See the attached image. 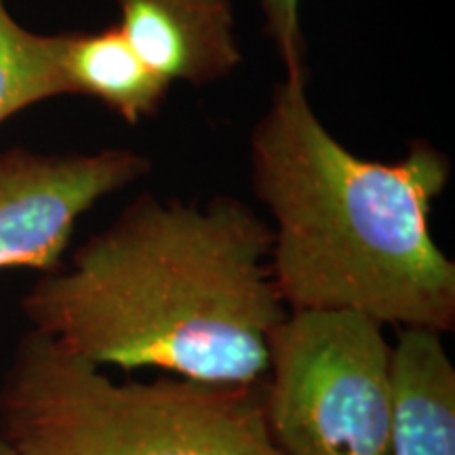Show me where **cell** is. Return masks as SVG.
Here are the masks:
<instances>
[{
    "label": "cell",
    "mask_w": 455,
    "mask_h": 455,
    "mask_svg": "<svg viewBox=\"0 0 455 455\" xmlns=\"http://www.w3.org/2000/svg\"><path fill=\"white\" fill-rule=\"evenodd\" d=\"M272 228L249 204L141 195L21 299L34 331L98 367L259 384L289 308Z\"/></svg>",
    "instance_id": "6da1fadb"
},
{
    "label": "cell",
    "mask_w": 455,
    "mask_h": 455,
    "mask_svg": "<svg viewBox=\"0 0 455 455\" xmlns=\"http://www.w3.org/2000/svg\"><path fill=\"white\" fill-rule=\"evenodd\" d=\"M268 207L270 270L289 312L348 310L379 325L455 329V264L430 232L449 158L413 141L401 161L358 158L323 127L304 81L275 89L251 138Z\"/></svg>",
    "instance_id": "7a4b0ae2"
},
{
    "label": "cell",
    "mask_w": 455,
    "mask_h": 455,
    "mask_svg": "<svg viewBox=\"0 0 455 455\" xmlns=\"http://www.w3.org/2000/svg\"><path fill=\"white\" fill-rule=\"evenodd\" d=\"M0 430L20 455H283L264 382H114L34 329L0 382Z\"/></svg>",
    "instance_id": "3957f363"
},
{
    "label": "cell",
    "mask_w": 455,
    "mask_h": 455,
    "mask_svg": "<svg viewBox=\"0 0 455 455\" xmlns=\"http://www.w3.org/2000/svg\"><path fill=\"white\" fill-rule=\"evenodd\" d=\"M264 415L283 455H390L384 327L348 310L289 312L270 341Z\"/></svg>",
    "instance_id": "277c9868"
},
{
    "label": "cell",
    "mask_w": 455,
    "mask_h": 455,
    "mask_svg": "<svg viewBox=\"0 0 455 455\" xmlns=\"http://www.w3.org/2000/svg\"><path fill=\"white\" fill-rule=\"evenodd\" d=\"M150 171L124 148L95 155H38L26 148L0 155V270L43 275L64 268L74 228L101 198Z\"/></svg>",
    "instance_id": "5b68a950"
},
{
    "label": "cell",
    "mask_w": 455,
    "mask_h": 455,
    "mask_svg": "<svg viewBox=\"0 0 455 455\" xmlns=\"http://www.w3.org/2000/svg\"><path fill=\"white\" fill-rule=\"evenodd\" d=\"M121 28L169 83L209 84L241 64L232 0H116Z\"/></svg>",
    "instance_id": "8992f818"
},
{
    "label": "cell",
    "mask_w": 455,
    "mask_h": 455,
    "mask_svg": "<svg viewBox=\"0 0 455 455\" xmlns=\"http://www.w3.org/2000/svg\"><path fill=\"white\" fill-rule=\"evenodd\" d=\"M392 388L390 455H455V367L441 333L398 331Z\"/></svg>",
    "instance_id": "52a82bcc"
},
{
    "label": "cell",
    "mask_w": 455,
    "mask_h": 455,
    "mask_svg": "<svg viewBox=\"0 0 455 455\" xmlns=\"http://www.w3.org/2000/svg\"><path fill=\"white\" fill-rule=\"evenodd\" d=\"M60 64L68 95H89L131 124L155 116L171 87L118 26L61 34Z\"/></svg>",
    "instance_id": "ba28073f"
},
{
    "label": "cell",
    "mask_w": 455,
    "mask_h": 455,
    "mask_svg": "<svg viewBox=\"0 0 455 455\" xmlns=\"http://www.w3.org/2000/svg\"><path fill=\"white\" fill-rule=\"evenodd\" d=\"M61 34H34L0 0V124L44 100L68 95L60 64Z\"/></svg>",
    "instance_id": "9c48e42d"
},
{
    "label": "cell",
    "mask_w": 455,
    "mask_h": 455,
    "mask_svg": "<svg viewBox=\"0 0 455 455\" xmlns=\"http://www.w3.org/2000/svg\"><path fill=\"white\" fill-rule=\"evenodd\" d=\"M266 30L276 44L289 81H306L304 41L299 32V0H261Z\"/></svg>",
    "instance_id": "30bf717a"
},
{
    "label": "cell",
    "mask_w": 455,
    "mask_h": 455,
    "mask_svg": "<svg viewBox=\"0 0 455 455\" xmlns=\"http://www.w3.org/2000/svg\"><path fill=\"white\" fill-rule=\"evenodd\" d=\"M0 455H20V451L13 447V443L3 435V430H0Z\"/></svg>",
    "instance_id": "8fae6325"
}]
</instances>
